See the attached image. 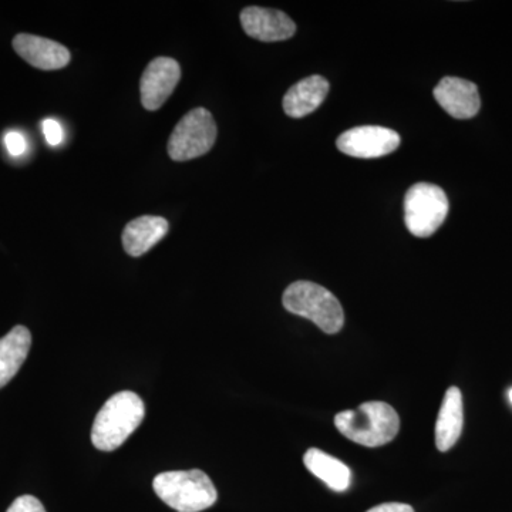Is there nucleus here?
Returning a JSON list of instances; mask_svg holds the SVG:
<instances>
[{"instance_id":"2","label":"nucleus","mask_w":512,"mask_h":512,"mask_svg":"<svg viewBox=\"0 0 512 512\" xmlns=\"http://www.w3.org/2000/svg\"><path fill=\"white\" fill-rule=\"evenodd\" d=\"M336 429L353 443L380 447L399 434L400 417L390 404L369 402L356 410H346L335 417Z\"/></svg>"},{"instance_id":"21","label":"nucleus","mask_w":512,"mask_h":512,"mask_svg":"<svg viewBox=\"0 0 512 512\" xmlns=\"http://www.w3.org/2000/svg\"><path fill=\"white\" fill-rule=\"evenodd\" d=\"M508 396H510V400H511V403H512V390H510V394H508Z\"/></svg>"},{"instance_id":"4","label":"nucleus","mask_w":512,"mask_h":512,"mask_svg":"<svg viewBox=\"0 0 512 512\" xmlns=\"http://www.w3.org/2000/svg\"><path fill=\"white\" fill-rule=\"evenodd\" d=\"M282 303L286 311L312 320L329 335L340 332L345 325V313L338 298L328 289L313 282H293L286 288Z\"/></svg>"},{"instance_id":"7","label":"nucleus","mask_w":512,"mask_h":512,"mask_svg":"<svg viewBox=\"0 0 512 512\" xmlns=\"http://www.w3.org/2000/svg\"><path fill=\"white\" fill-rule=\"evenodd\" d=\"M338 148L346 156L379 158L393 153L400 146V136L390 128L362 126L350 128L338 138Z\"/></svg>"},{"instance_id":"8","label":"nucleus","mask_w":512,"mask_h":512,"mask_svg":"<svg viewBox=\"0 0 512 512\" xmlns=\"http://www.w3.org/2000/svg\"><path fill=\"white\" fill-rule=\"evenodd\" d=\"M181 80V67L171 57H157L141 76V103L144 109L156 111L163 107Z\"/></svg>"},{"instance_id":"12","label":"nucleus","mask_w":512,"mask_h":512,"mask_svg":"<svg viewBox=\"0 0 512 512\" xmlns=\"http://www.w3.org/2000/svg\"><path fill=\"white\" fill-rule=\"evenodd\" d=\"M168 229L170 224L163 217H154V215L138 217L128 222L121 235L124 251L134 258L147 254L167 235Z\"/></svg>"},{"instance_id":"14","label":"nucleus","mask_w":512,"mask_h":512,"mask_svg":"<svg viewBox=\"0 0 512 512\" xmlns=\"http://www.w3.org/2000/svg\"><path fill=\"white\" fill-rule=\"evenodd\" d=\"M464 426L463 394L458 387L447 390L436 423V446L446 453L456 446Z\"/></svg>"},{"instance_id":"18","label":"nucleus","mask_w":512,"mask_h":512,"mask_svg":"<svg viewBox=\"0 0 512 512\" xmlns=\"http://www.w3.org/2000/svg\"><path fill=\"white\" fill-rule=\"evenodd\" d=\"M42 130L49 146L56 147L63 143L64 131L59 121L55 119L43 120Z\"/></svg>"},{"instance_id":"1","label":"nucleus","mask_w":512,"mask_h":512,"mask_svg":"<svg viewBox=\"0 0 512 512\" xmlns=\"http://www.w3.org/2000/svg\"><path fill=\"white\" fill-rule=\"evenodd\" d=\"M146 416V406L138 394L120 392L111 396L97 413L92 441L101 451H114L126 443Z\"/></svg>"},{"instance_id":"13","label":"nucleus","mask_w":512,"mask_h":512,"mask_svg":"<svg viewBox=\"0 0 512 512\" xmlns=\"http://www.w3.org/2000/svg\"><path fill=\"white\" fill-rule=\"evenodd\" d=\"M329 83L325 77L311 76L293 84L284 97V110L292 119L308 116L326 99Z\"/></svg>"},{"instance_id":"10","label":"nucleus","mask_w":512,"mask_h":512,"mask_svg":"<svg viewBox=\"0 0 512 512\" xmlns=\"http://www.w3.org/2000/svg\"><path fill=\"white\" fill-rule=\"evenodd\" d=\"M434 97L454 119H473L480 111L481 99L476 84L460 77H444L434 89Z\"/></svg>"},{"instance_id":"3","label":"nucleus","mask_w":512,"mask_h":512,"mask_svg":"<svg viewBox=\"0 0 512 512\" xmlns=\"http://www.w3.org/2000/svg\"><path fill=\"white\" fill-rule=\"evenodd\" d=\"M153 488L158 498L177 512L205 511L218 500L217 488L201 470L158 474Z\"/></svg>"},{"instance_id":"15","label":"nucleus","mask_w":512,"mask_h":512,"mask_svg":"<svg viewBox=\"0 0 512 512\" xmlns=\"http://www.w3.org/2000/svg\"><path fill=\"white\" fill-rule=\"evenodd\" d=\"M32 346V335L25 326H15L0 339V389L16 376Z\"/></svg>"},{"instance_id":"11","label":"nucleus","mask_w":512,"mask_h":512,"mask_svg":"<svg viewBox=\"0 0 512 512\" xmlns=\"http://www.w3.org/2000/svg\"><path fill=\"white\" fill-rule=\"evenodd\" d=\"M13 49L30 66L40 70H59L70 63L69 49L55 42L35 35H18L13 39Z\"/></svg>"},{"instance_id":"17","label":"nucleus","mask_w":512,"mask_h":512,"mask_svg":"<svg viewBox=\"0 0 512 512\" xmlns=\"http://www.w3.org/2000/svg\"><path fill=\"white\" fill-rule=\"evenodd\" d=\"M5 147L10 156L20 157L28 150V141L19 131H9L5 136Z\"/></svg>"},{"instance_id":"20","label":"nucleus","mask_w":512,"mask_h":512,"mask_svg":"<svg viewBox=\"0 0 512 512\" xmlns=\"http://www.w3.org/2000/svg\"><path fill=\"white\" fill-rule=\"evenodd\" d=\"M367 512H414L413 507L409 504L402 503H386L370 508Z\"/></svg>"},{"instance_id":"9","label":"nucleus","mask_w":512,"mask_h":512,"mask_svg":"<svg viewBox=\"0 0 512 512\" xmlns=\"http://www.w3.org/2000/svg\"><path fill=\"white\" fill-rule=\"evenodd\" d=\"M241 25L248 36L261 42H282L291 39L296 25L281 10L249 6L241 12Z\"/></svg>"},{"instance_id":"19","label":"nucleus","mask_w":512,"mask_h":512,"mask_svg":"<svg viewBox=\"0 0 512 512\" xmlns=\"http://www.w3.org/2000/svg\"><path fill=\"white\" fill-rule=\"evenodd\" d=\"M6 512H46L43 504L33 495H22L16 498Z\"/></svg>"},{"instance_id":"6","label":"nucleus","mask_w":512,"mask_h":512,"mask_svg":"<svg viewBox=\"0 0 512 512\" xmlns=\"http://www.w3.org/2000/svg\"><path fill=\"white\" fill-rule=\"evenodd\" d=\"M217 140V124L207 109H194L178 121L170 140L168 154L174 161L194 160L205 156Z\"/></svg>"},{"instance_id":"5","label":"nucleus","mask_w":512,"mask_h":512,"mask_svg":"<svg viewBox=\"0 0 512 512\" xmlns=\"http://www.w3.org/2000/svg\"><path fill=\"white\" fill-rule=\"evenodd\" d=\"M448 198L446 192L429 183L414 184L404 198V221L414 237L429 238L446 221Z\"/></svg>"},{"instance_id":"16","label":"nucleus","mask_w":512,"mask_h":512,"mask_svg":"<svg viewBox=\"0 0 512 512\" xmlns=\"http://www.w3.org/2000/svg\"><path fill=\"white\" fill-rule=\"evenodd\" d=\"M303 463L313 476L318 477L319 480L328 485L330 490L336 491V493H343V491L348 490L350 483H352L350 468L338 458L323 453L319 448H311V450L306 451Z\"/></svg>"}]
</instances>
